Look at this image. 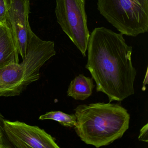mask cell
Returning a JSON list of instances; mask_svg holds the SVG:
<instances>
[{
    "label": "cell",
    "mask_w": 148,
    "mask_h": 148,
    "mask_svg": "<svg viewBox=\"0 0 148 148\" xmlns=\"http://www.w3.org/2000/svg\"><path fill=\"white\" fill-rule=\"evenodd\" d=\"M86 68L110 103L121 101L135 93L136 71L132 65V48L123 35L104 27L90 34Z\"/></svg>",
    "instance_id": "6da1fadb"
},
{
    "label": "cell",
    "mask_w": 148,
    "mask_h": 148,
    "mask_svg": "<svg viewBox=\"0 0 148 148\" xmlns=\"http://www.w3.org/2000/svg\"><path fill=\"white\" fill-rule=\"evenodd\" d=\"M74 111L77 135L84 143L96 148L109 145L121 138L129 128L130 114L118 104L81 105Z\"/></svg>",
    "instance_id": "7a4b0ae2"
},
{
    "label": "cell",
    "mask_w": 148,
    "mask_h": 148,
    "mask_svg": "<svg viewBox=\"0 0 148 148\" xmlns=\"http://www.w3.org/2000/svg\"><path fill=\"white\" fill-rule=\"evenodd\" d=\"M56 53L52 41L33 35L27 43L22 62L0 68V97L20 95L29 85L38 80L40 68Z\"/></svg>",
    "instance_id": "3957f363"
},
{
    "label": "cell",
    "mask_w": 148,
    "mask_h": 148,
    "mask_svg": "<svg viewBox=\"0 0 148 148\" xmlns=\"http://www.w3.org/2000/svg\"><path fill=\"white\" fill-rule=\"evenodd\" d=\"M101 15L123 35L136 37L148 32V0H98Z\"/></svg>",
    "instance_id": "277c9868"
},
{
    "label": "cell",
    "mask_w": 148,
    "mask_h": 148,
    "mask_svg": "<svg viewBox=\"0 0 148 148\" xmlns=\"http://www.w3.org/2000/svg\"><path fill=\"white\" fill-rule=\"evenodd\" d=\"M55 13L62 31L86 56L90 33L87 25L85 0H56Z\"/></svg>",
    "instance_id": "5b68a950"
},
{
    "label": "cell",
    "mask_w": 148,
    "mask_h": 148,
    "mask_svg": "<svg viewBox=\"0 0 148 148\" xmlns=\"http://www.w3.org/2000/svg\"><path fill=\"white\" fill-rule=\"evenodd\" d=\"M2 125L8 141L13 147L60 148L55 138L38 126L4 119H2Z\"/></svg>",
    "instance_id": "8992f818"
},
{
    "label": "cell",
    "mask_w": 148,
    "mask_h": 148,
    "mask_svg": "<svg viewBox=\"0 0 148 148\" xmlns=\"http://www.w3.org/2000/svg\"><path fill=\"white\" fill-rule=\"evenodd\" d=\"M30 0H9L7 21L19 54L24 59L33 31L29 23Z\"/></svg>",
    "instance_id": "52a82bcc"
},
{
    "label": "cell",
    "mask_w": 148,
    "mask_h": 148,
    "mask_svg": "<svg viewBox=\"0 0 148 148\" xmlns=\"http://www.w3.org/2000/svg\"><path fill=\"white\" fill-rule=\"evenodd\" d=\"M18 52L7 21L0 25V68L19 63Z\"/></svg>",
    "instance_id": "ba28073f"
},
{
    "label": "cell",
    "mask_w": 148,
    "mask_h": 148,
    "mask_svg": "<svg viewBox=\"0 0 148 148\" xmlns=\"http://www.w3.org/2000/svg\"><path fill=\"white\" fill-rule=\"evenodd\" d=\"M94 87L92 79L79 74L71 82L67 95L76 100H84L91 95Z\"/></svg>",
    "instance_id": "9c48e42d"
},
{
    "label": "cell",
    "mask_w": 148,
    "mask_h": 148,
    "mask_svg": "<svg viewBox=\"0 0 148 148\" xmlns=\"http://www.w3.org/2000/svg\"><path fill=\"white\" fill-rule=\"evenodd\" d=\"M39 120L50 119L58 122L66 127H74L77 125V117L75 114H66L60 111H51L40 116Z\"/></svg>",
    "instance_id": "30bf717a"
},
{
    "label": "cell",
    "mask_w": 148,
    "mask_h": 148,
    "mask_svg": "<svg viewBox=\"0 0 148 148\" xmlns=\"http://www.w3.org/2000/svg\"><path fill=\"white\" fill-rule=\"evenodd\" d=\"M8 2L9 0H0V25L7 22Z\"/></svg>",
    "instance_id": "8fae6325"
},
{
    "label": "cell",
    "mask_w": 148,
    "mask_h": 148,
    "mask_svg": "<svg viewBox=\"0 0 148 148\" xmlns=\"http://www.w3.org/2000/svg\"><path fill=\"white\" fill-rule=\"evenodd\" d=\"M2 117L0 116V148H12V145L8 141L2 125Z\"/></svg>",
    "instance_id": "7c38bea8"
},
{
    "label": "cell",
    "mask_w": 148,
    "mask_h": 148,
    "mask_svg": "<svg viewBox=\"0 0 148 148\" xmlns=\"http://www.w3.org/2000/svg\"><path fill=\"white\" fill-rule=\"evenodd\" d=\"M148 123L143 126L140 130V134L138 136V140L143 142H148Z\"/></svg>",
    "instance_id": "4fadbf2b"
},
{
    "label": "cell",
    "mask_w": 148,
    "mask_h": 148,
    "mask_svg": "<svg viewBox=\"0 0 148 148\" xmlns=\"http://www.w3.org/2000/svg\"><path fill=\"white\" fill-rule=\"evenodd\" d=\"M148 69H147L145 77L143 83V87H142V90L143 91H145L146 90V85L148 84Z\"/></svg>",
    "instance_id": "5bb4252c"
}]
</instances>
